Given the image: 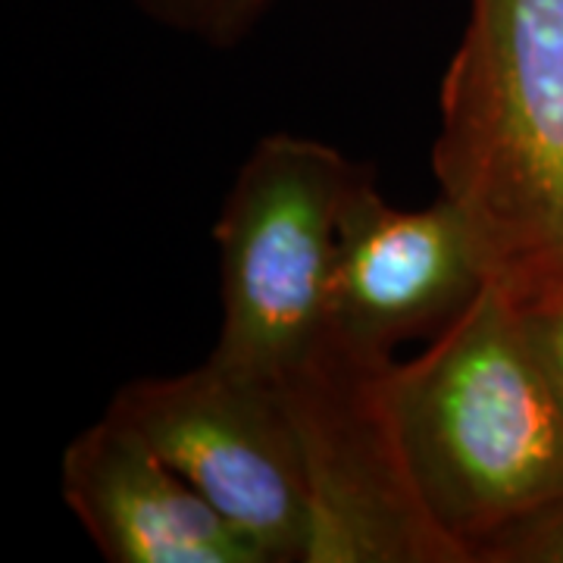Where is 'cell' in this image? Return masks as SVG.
<instances>
[{
  "label": "cell",
  "mask_w": 563,
  "mask_h": 563,
  "mask_svg": "<svg viewBox=\"0 0 563 563\" xmlns=\"http://www.w3.org/2000/svg\"><path fill=\"white\" fill-rule=\"evenodd\" d=\"M485 279L517 307L563 295V0H473L432 147Z\"/></svg>",
  "instance_id": "1"
},
{
  "label": "cell",
  "mask_w": 563,
  "mask_h": 563,
  "mask_svg": "<svg viewBox=\"0 0 563 563\" xmlns=\"http://www.w3.org/2000/svg\"><path fill=\"white\" fill-rule=\"evenodd\" d=\"M395 410L422 498L470 563L563 501V410L520 307L495 285L417 361L395 363Z\"/></svg>",
  "instance_id": "2"
},
{
  "label": "cell",
  "mask_w": 563,
  "mask_h": 563,
  "mask_svg": "<svg viewBox=\"0 0 563 563\" xmlns=\"http://www.w3.org/2000/svg\"><path fill=\"white\" fill-rule=\"evenodd\" d=\"M342 151L276 132L232 181L213 239L222 325L210 361L282 385L329 332L339 217L354 176Z\"/></svg>",
  "instance_id": "3"
},
{
  "label": "cell",
  "mask_w": 563,
  "mask_h": 563,
  "mask_svg": "<svg viewBox=\"0 0 563 563\" xmlns=\"http://www.w3.org/2000/svg\"><path fill=\"white\" fill-rule=\"evenodd\" d=\"M282 391L307 476L303 563H470L435 523L407 457L391 354L329 325Z\"/></svg>",
  "instance_id": "4"
},
{
  "label": "cell",
  "mask_w": 563,
  "mask_h": 563,
  "mask_svg": "<svg viewBox=\"0 0 563 563\" xmlns=\"http://www.w3.org/2000/svg\"><path fill=\"white\" fill-rule=\"evenodd\" d=\"M107 410L139 429L266 563H303L307 476L282 385L207 357L188 373L125 383Z\"/></svg>",
  "instance_id": "5"
},
{
  "label": "cell",
  "mask_w": 563,
  "mask_h": 563,
  "mask_svg": "<svg viewBox=\"0 0 563 563\" xmlns=\"http://www.w3.org/2000/svg\"><path fill=\"white\" fill-rule=\"evenodd\" d=\"M485 285L476 239L454 203L439 195L422 210H401L361 166L339 217L329 288L335 332L391 354L398 342L457 320Z\"/></svg>",
  "instance_id": "6"
},
{
  "label": "cell",
  "mask_w": 563,
  "mask_h": 563,
  "mask_svg": "<svg viewBox=\"0 0 563 563\" xmlns=\"http://www.w3.org/2000/svg\"><path fill=\"white\" fill-rule=\"evenodd\" d=\"M60 485L63 501L110 563H266L139 429L110 410L63 451Z\"/></svg>",
  "instance_id": "7"
},
{
  "label": "cell",
  "mask_w": 563,
  "mask_h": 563,
  "mask_svg": "<svg viewBox=\"0 0 563 563\" xmlns=\"http://www.w3.org/2000/svg\"><path fill=\"white\" fill-rule=\"evenodd\" d=\"M269 0H139V7L166 29L232 47L254 29Z\"/></svg>",
  "instance_id": "8"
},
{
  "label": "cell",
  "mask_w": 563,
  "mask_h": 563,
  "mask_svg": "<svg viewBox=\"0 0 563 563\" xmlns=\"http://www.w3.org/2000/svg\"><path fill=\"white\" fill-rule=\"evenodd\" d=\"M479 563H563V501L507 529L485 548Z\"/></svg>",
  "instance_id": "9"
},
{
  "label": "cell",
  "mask_w": 563,
  "mask_h": 563,
  "mask_svg": "<svg viewBox=\"0 0 563 563\" xmlns=\"http://www.w3.org/2000/svg\"><path fill=\"white\" fill-rule=\"evenodd\" d=\"M526 335L542 363L548 385L563 410V295H554L542 303L520 307Z\"/></svg>",
  "instance_id": "10"
}]
</instances>
